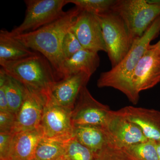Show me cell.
I'll return each instance as SVG.
<instances>
[{"label":"cell","instance_id":"6da1fadb","mask_svg":"<svg viewBox=\"0 0 160 160\" xmlns=\"http://www.w3.org/2000/svg\"><path fill=\"white\" fill-rule=\"evenodd\" d=\"M81 10L75 6L59 18L40 29L23 34L12 35L27 48L45 57L53 67L58 78L62 79L65 60L62 49L63 39Z\"/></svg>","mask_w":160,"mask_h":160},{"label":"cell","instance_id":"7a4b0ae2","mask_svg":"<svg viewBox=\"0 0 160 160\" xmlns=\"http://www.w3.org/2000/svg\"><path fill=\"white\" fill-rule=\"evenodd\" d=\"M160 31V16L149 26L144 34L132 43L129 51L122 61L109 71L102 72L97 81L99 88L111 87L122 92L133 104L137 100L132 89L131 79L133 72L152 40Z\"/></svg>","mask_w":160,"mask_h":160},{"label":"cell","instance_id":"3957f363","mask_svg":"<svg viewBox=\"0 0 160 160\" xmlns=\"http://www.w3.org/2000/svg\"><path fill=\"white\" fill-rule=\"evenodd\" d=\"M0 65L11 77L47 97L52 87L58 81L51 64L38 52L22 59L0 62Z\"/></svg>","mask_w":160,"mask_h":160},{"label":"cell","instance_id":"277c9868","mask_svg":"<svg viewBox=\"0 0 160 160\" xmlns=\"http://www.w3.org/2000/svg\"><path fill=\"white\" fill-rule=\"evenodd\" d=\"M111 10L123 20L132 45L160 16V1L116 0Z\"/></svg>","mask_w":160,"mask_h":160},{"label":"cell","instance_id":"5b68a950","mask_svg":"<svg viewBox=\"0 0 160 160\" xmlns=\"http://www.w3.org/2000/svg\"><path fill=\"white\" fill-rule=\"evenodd\" d=\"M94 15L99 22L106 52L113 68L126 56L132 46L128 30L122 18L111 10Z\"/></svg>","mask_w":160,"mask_h":160},{"label":"cell","instance_id":"8992f818","mask_svg":"<svg viewBox=\"0 0 160 160\" xmlns=\"http://www.w3.org/2000/svg\"><path fill=\"white\" fill-rule=\"evenodd\" d=\"M25 18L21 25L11 32L13 35L35 31L59 18L66 12L68 0H26Z\"/></svg>","mask_w":160,"mask_h":160},{"label":"cell","instance_id":"52a82bcc","mask_svg":"<svg viewBox=\"0 0 160 160\" xmlns=\"http://www.w3.org/2000/svg\"><path fill=\"white\" fill-rule=\"evenodd\" d=\"M72 109L57 105L47 99L40 128L43 138L66 141L73 137Z\"/></svg>","mask_w":160,"mask_h":160},{"label":"cell","instance_id":"ba28073f","mask_svg":"<svg viewBox=\"0 0 160 160\" xmlns=\"http://www.w3.org/2000/svg\"><path fill=\"white\" fill-rule=\"evenodd\" d=\"M103 128L109 143L120 149L148 140L136 125L118 110L109 112Z\"/></svg>","mask_w":160,"mask_h":160},{"label":"cell","instance_id":"9c48e42d","mask_svg":"<svg viewBox=\"0 0 160 160\" xmlns=\"http://www.w3.org/2000/svg\"><path fill=\"white\" fill-rule=\"evenodd\" d=\"M160 82V49L150 45L132 76V89L136 98L139 101L141 91L152 88Z\"/></svg>","mask_w":160,"mask_h":160},{"label":"cell","instance_id":"30bf717a","mask_svg":"<svg viewBox=\"0 0 160 160\" xmlns=\"http://www.w3.org/2000/svg\"><path fill=\"white\" fill-rule=\"evenodd\" d=\"M107 105L96 100L87 87L80 91L72 112L73 126H94L103 127L110 111Z\"/></svg>","mask_w":160,"mask_h":160},{"label":"cell","instance_id":"8fae6325","mask_svg":"<svg viewBox=\"0 0 160 160\" xmlns=\"http://www.w3.org/2000/svg\"><path fill=\"white\" fill-rule=\"evenodd\" d=\"M25 87L24 99L16 115L13 133L39 128L47 102L46 95Z\"/></svg>","mask_w":160,"mask_h":160},{"label":"cell","instance_id":"7c38bea8","mask_svg":"<svg viewBox=\"0 0 160 160\" xmlns=\"http://www.w3.org/2000/svg\"><path fill=\"white\" fill-rule=\"evenodd\" d=\"M70 29L83 49L97 52H106L102 28L94 14L81 10Z\"/></svg>","mask_w":160,"mask_h":160},{"label":"cell","instance_id":"4fadbf2b","mask_svg":"<svg viewBox=\"0 0 160 160\" xmlns=\"http://www.w3.org/2000/svg\"><path fill=\"white\" fill-rule=\"evenodd\" d=\"M91 77L82 72L57 81L50 89L47 99L54 104L72 110L81 89L87 86Z\"/></svg>","mask_w":160,"mask_h":160},{"label":"cell","instance_id":"5bb4252c","mask_svg":"<svg viewBox=\"0 0 160 160\" xmlns=\"http://www.w3.org/2000/svg\"><path fill=\"white\" fill-rule=\"evenodd\" d=\"M118 111L136 125L147 139L160 142V111L132 106Z\"/></svg>","mask_w":160,"mask_h":160},{"label":"cell","instance_id":"9a60e30c","mask_svg":"<svg viewBox=\"0 0 160 160\" xmlns=\"http://www.w3.org/2000/svg\"><path fill=\"white\" fill-rule=\"evenodd\" d=\"M11 160H32L43 134L40 128L14 133Z\"/></svg>","mask_w":160,"mask_h":160},{"label":"cell","instance_id":"2e32d148","mask_svg":"<svg viewBox=\"0 0 160 160\" xmlns=\"http://www.w3.org/2000/svg\"><path fill=\"white\" fill-rule=\"evenodd\" d=\"M99 64L100 58L98 52L82 49L64 61L63 78L82 72L92 76L96 71Z\"/></svg>","mask_w":160,"mask_h":160},{"label":"cell","instance_id":"e0dca14e","mask_svg":"<svg viewBox=\"0 0 160 160\" xmlns=\"http://www.w3.org/2000/svg\"><path fill=\"white\" fill-rule=\"evenodd\" d=\"M38 52L32 51L23 45L11 34V32L0 31V62L22 59Z\"/></svg>","mask_w":160,"mask_h":160},{"label":"cell","instance_id":"ac0fdd59","mask_svg":"<svg viewBox=\"0 0 160 160\" xmlns=\"http://www.w3.org/2000/svg\"><path fill=\"white\" fill-rule=\"evenodd\" d=\"M73 137L91 150L94 156L109 143L105 130L100 126H75Z\"/></svg>","mask_w":160,"mask_h":160},{"label":"cell","instance_id":"d6986e66","mask_svg":"<svg viewBox=\"0 0 160 160\" xmlns=\"http://www.w3.org/2000/svg\"><path fill=\"white\" fill-rule=\"evenodd\" d=\"M66 141L42 138L37 147L35 158L37 160H62Z\"/></svg>","mask_w":160,"mask_h":160},{"label":"cell","instance_id":"ffe728a7","mask_svg":"<svg viewBox=\"0 0 160 160\" xmlns=\"http://www.w3.org/2000/svg\"><path fill=\"white\" fill-rule=\"evenodd\" d=\"M4 87L9 110L16 115L22 106L24 95L25 86L8 74Z\"/></svg>","mask_w":160,"mask_h":160},{"label":"cell","instance_id":"44dd1931","mask_svg":"<svg viewBox=\"0 0 160 160\" xmlns=\"http://www.w3.org/2000/svg\"><path fill=\"white\" fill-rule=\"evenodd\" d=\"M131 160H159L157 142L148 140L121 149Z\"/></svg>","mask_w":160,"mask_h":160},{"label":"cell","instance_id":"7402d4cb","mask_svg":"<svg viewBox=\"0 0 160 160\" xmlns=\"http://www.w3.org/2000/svg\"><path fill=\"white\" fill-rule=\"evenodd\" d=\"M62 160H94V156L91 150L73 137L65 142Z\"/></svg>","mask_w":160,"mask_h":160},{"label":"cell","instance_id":"603a6c76","mask_svg":"<svg viewBox=\"0 0 160 160\" xmlns=\"http://www.w3.org/2000/svg\"><path fill=\"white\" fill-rule=\"evenodd\" d=\"M116 0H68L80 9L94 15L105 13L111 10Z\"/></svg>","mask_w":160,"mask_h":160},{"label":"cell","instance_id":"cb8c5ba5","mask_svg":"<svg viewBox=\"0 0 160 160\" xmlns=\"http://www.w3.org/2000/svg\"><path fill=\"white\" fill-rule=\"evenodd\" d=\"M94 160H131L123 151L110 143L94 155Z\"/></svg>","mask_w":160,"mask_h":160},{"label":"cell","instance_id":"d4e9b609","mask_svg":"<svg viewBox=\"0 0 160 160\" xmlns=\"http://www.w3.org/2000/svg\"><path fill=\"white\" fill-rule=\"evenodd\" d=\"M82 49L83 48L77 38L71 29H69L64 38L62 46L63 54L65 59L69 58Z\"/></svg>","mask_w":160,"mask_h":160},{"label":"cell","instance_id":"484cf974","mask_svg":"<svg viewBox=\"0 0 160 160\" xmlns=\"http://www.w3.org/2000/svg\"><path fill=\"white\" fill-rule=\"evenodd\" d=\"M14 133L0 132V160H11Z\"/></svg>","mask_w":160,"mask_h":160},{"label":"cell","instance_id":"4316f807","mask_svg":"<svg viewBox=\"0 0 160 160\" xmlns=\"http://www.w3.org/2000/svg\"><path fill=\"white\" fill-rule=\"evenodd\" d=\"M16 115L10 111L0 112V132L12 133Z\"/></svg>","mask_w":160,"mask_h":160},{"label":"cell","instance_id":"83f0119b","mask_svg":"<svg viewBox=\"0 0 160 160\" xmlns=\"http://www.w3.org/2000/svg\"><path fill=\"white\" fill-rule=\"evenodd\" d=\"M10 111L3 86H0V112ZM11 112V111H10Z\"/></svg>","mask_w":160,"mask_h":160},{"label":"cell","instance_id":"f1b7e54d","mask_svg":"<svg viewBox=\"0 0 160 160\" xmlns=\"http://www.w3.org/2000/svg\"><path fill=\"white\" fill-rule=\"evenodd\" d=\"M156 142L158 157L159 160H160V142Z\"/></svg>","mask_w":160,"mask_h":160},{"label":"cell","instance_id":"f546056e","mask_svg":"<svg viewBox=\"0 0 160 160\" xmlns=\"http://www.w3.org/2000/svg\"><path fill=\"white\" fill-rule=\"evenodd\" d=\"M155 45L159 49H160V40L158 42L156 43V44H155Z\"/></svg>","mask_w":160,"mask_h":160},{"label":"cell","instance_id":"4dcf8cb0","mask_svg":"<svg viewBox=\"0 0 160 160\" xmlns=\"http://www.w3.org/2000/svg\"><path fill=\"white\" fill-rule=\"evenodd\" d=\"M32 160H36V159L35 158H34V159H33Z\"/></svg>","mask_w":160,"mask_h":160}]
</instances>
